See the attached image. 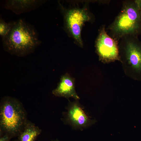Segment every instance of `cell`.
Wrapping results in <instances>:
<instances>
[{"instance_id": "6", "label": "cell", "mask_w": 141, "mask_h": 141, "mask_svg": "<svg viewBox=\"0 0 141 141\" xmlns=\"http://www.w3.org/2000/svg\"><path fill=\"white\" fill-rule=\"evenodd\" d=\"M95 48L99 60L103 63L120 61L119 42L108 34L105 25H102L98 30Z\"/></svg>"}, {"instance_id": "1", "label": "cell", "mask_w": 141, "mask_h": 141, "mask_svg": "<svg viewBox=\"0 0 141 141\" xmlns=\"http://www.w3.org/2000/svg\"><path fill=\"white\" fill-rule=\"evenodd\" d=\"M2 40L5 51L19 57L32 53L41 43L34 27L21 19L13 22L10 30Z\"/></svg>"}, {"instance_id": "9", "label": "cell", "mask_w": 141, "mask_h": 141, "mask_svg": "<svg viewBox=\"0 0 141 141\" xmlns=\"http://www.w3.org/2000/svg\"><path fill=\"white\" fill-rule=\"evenodd\" d=\"M42 0H7L5 8L17 14L34 10L44 2Z\"/></svg>"}, {"instance_id": "3", "label": "cell", "mask_w": 141, "mask_h": 141, "mask_svg": "<svg viewBox=\"0 0 141 141\" xmlns=\"http://www.w3.org/2000/svg\"><path fill=\"white\" fill-rule=\"evenodd\" d=\"M27 113L17 99L5 96L0 104V135L7 134L12 138L18 136L28 120Z\"/></svg>"}, {"instance_id": "11", "label": "cell", "mask_w": 141, "mask_h": 141, "mask_svg": "<svg viewBox=\"0 0 141 141\" xmlns=\"http://www.w3.org/2000/svg\"><path fill=\"white\" fill-rule=\"evenodd\" d=\"M13 22H5L1 18L0 20V35L3 38L8 33L13 25Z\"/></svg>"}, {"instance_id": "13", "label": "cell", "mask_w": 141, "mask_h": 141, "mask_svg": "<svg viewBox=\"0 0 141 141\" xmlns=\"http://www.w3.org/2000/svg\"><path fill=\"white\" fill-rule=\"evenodd\" d=\"M52 141H59L57 139H56L55 140H52Z\"/></svg>"}, {"instance_id": "12", "label": "cell", "mask_w": 141, "mask_h": 141, "mask_svg": "<svg viewBox=\"0 0 141 141\" xmlns=\"http://www.w3.org/2000/svg\"><path fill=\"white\" fill-rule=\"evenodd\" d=\"M11 137L7 134H3L0 135V141H10Z\"/></svg>"}, {"instance_id": "5", "label": "cell", "mask_w": 141, "mask_h": 141, "mask_svg": "<svg viewBox=\"0 0 141 141\" xmlns=\"http://www.w3.org/2000/svg\"><path fill=\"white\" fill-rule=\"evenodd\" d=\"M64 18L67 30L77 44L82 47V28L85 22L92 20L93 16L86 7L81 8L75 7L66 10Z\"/></svg>"}, {"instance_id": "10", "label": "cell", "mask_w": 141, "mask_h": 141, "mask_svg": "<svg viewBox=\"0 0 141 141\" xmlns=\"http://www.w3.org/2000/svg\"><path fill=\"white\" fill-rule=\"evenodd\" d=\"M42 131L34 123L28 120L18 137L19 141H35Z\"/></svg>"}, {"instance_id": "2", "label": "cell", "mask_w": 141, "mask_h": 141, "mask_svg": "<svg viewBox=\"0 0 141 141\" xmlns=\"http://www.w3.org/2000/svg\"><path fill=\"white\" fill-rule=\"evenodd\" d=\"M106 30L111 38L118 42L125 36L140 34L141 0L123 1L120 12Z\"/></svg>"}, {"instance_id": "8", "label": "cell", "mask_w": 141, "mask_h": 141, "mask_svg": "<svg viewBox=\"0 0 141 141\" xmlns=\"http://www.w3.org/2000/svg\"><path fill=\"white\" fill-rule=\"evenodd\" d=\"M52 93L56 97L68 99L72 97L75 100L80 99L75 90L74 79L67 73L61 77L57 87L52 91Z\"/></svg>"}, {"instance_id": "4", "label": "cell", "mask_w": 141, "mask_h": 141, "mask_svg": "<svg viewBox=\"0 0 141 141\" xmlns=\"http://www.w3.org/2000/svg\"><path fill=\"white\" fill-rule=\"evenodd\" d=\"M120 61L127 76L133 79L141 75V41L138 37L127 35L119 42Z\"/></svg>"}, {"instance_id": "7", "label": "cell", "mask_w": 141, "mask_h": 141, "mask_svg": "<svg viewBox=\"0 0 141 141\" xmlns=\"http://www.w3.org/2000/svg\"><path fill=\"white\" fill-rule=\"evenodd\" d=\"M79 100L69 101L64 112V120L66 123L74 129L83 130L93 124L95 121L87 114Z\"/></svg>"}]
</instances>
